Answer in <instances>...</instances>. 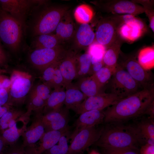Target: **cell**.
Instances as JSON below:
<instances>
[{"label":"cell","instance_id":"6da1fadb","mask_svg":"<svg viewBox=\"0 0 154 154\" xmlns=\"http://www.w3.org/2000/svg\"><path fill=\"white\" fill-rule=\"evenodd\" d=\"M154 103V87L142 89L123 98L104 111V121L107 123H121L146 113Z\"/></svg>","mask_w":154,"mask_h":154},{"label":"cell","instance_id":"7a4b0ae2","mask_svg":"<svg viewBox=\"0 0 154 154\" xmlns=\"http://www.w3.org/2000/svg\"><path fill=\"white\" fill-rule=\"evenodd\" d=\"M109 124L108 126L103 127L99 138L95 143L102 149L137 147L145 143L135 125Z\"/></svg>","mask_w":154,"mask_h":154},{"label":"cell","instance_id":"3957f363","mask_svg":"<svg viewBox=\"0 0 154 154\" xmlns=\"http://www.w3.org/2000/svg\"><path fill=\"white\" fill-rule=\"evenodd\" d=\"M68 11L66 7L51 6L35 14L31 25L33 37L42 34H51L55 31L61 19Z\"/></svg>","mask_w":154,"mask_h":154},{"label":"cell","instance_id":"277c9868","mask_svg":"<svg viewBox=\"0 0 154 154\" xmlns=\"http://www.w3.org/2000/svg\"><path fill=\"white\" fill-rule=\"evenodd\" d=\"M23 30L21 25L9 13L0 9V40L14 52L20 48Z\"/></svg>","mask_w":154,"mask_h":154},{"label":"cell","instance_id":"5b68a950","mask_svg":"<svg viewBox=\"0 0 154 154\" xmlns=\"http://www.w3.org/2000/svg\"><path fill=\"white\" fill-rule=\"evenodd\" d=\"M10 79L11 83L7 104L11 107L21 105L32 86V76L28 73L15 70Z\"/></svg>","mask_w":154,"mask_h":154},{"label":"cell","instance_id":"8992f818","mask_svg":"<svg viewBox=\"0 0 154 154\" xmlns=\"http://www.w3.org/2000/svg\"><path fill=\"white\" fill-rule=\"evenodd\" d=\"M109 82L110 93L123 98L141 90L140 88L141 89L127 71L118 63Z\"/></svg>","mask_w":154,"mask_h":154},{"label":"cell","instance_id":"52a82bcc","mask_svg":"<svg viewBox=\"0 0 154 154\" xmlns=\"http://www.w3.org/2000/svg\"><path fill=\"white\" fill-rule=\"evenodd\" d=\"M43 2L36 0H0V4L1 9L16 20L24 30L28 16L33 6L43 3Z\"/></svg>","mask_w":154,"mask_h":154},{"label":"cell","instance_id":"ba28073f","mask_svg":"<svg viewBox=\"0 0 154 154\" xmlns=\"http://www.w3.org/2000/svg\"><path fill=\"white\" fill-rule=\"evenodd\" d=\"M103 128L95 126L80 130L71 138L68 154H82L98 140Z\"/></svg>","mask_w":154,"mask_h":154},{"label":"cell","instance_id":"9c48e42d","mask_svg":"<svg viewBox=\"0 0 154 154\" xmlns=\"http://www.w3.org/2000/svg\"><path fill=\"white\" fill-rule=\"evenodd\" d=\"M65 52L60 45L52 48L33 50L30 54L29 60L33 66L41 72L47 67L60 61Z\"/></svg>","mask_w":154,"mask_h":154},{"label":"cell","instance_id":"30bf717a","mask_svg":"<svg viewBox=\"0 0 154 154\" xmlns=\"http://www.w3.org/2000/svg\"><path fill=\"white\" fill-rule=\"evenodd\" d=\"M119 64L127 71L142 89L154 87L153 75L149 70L144 69L134 57H127L124 61Z\"/></svg>","mask_w":154,"mask_h":154},{"label":"cell","instance_id":"8fae6325","mask_svg":"<svg viewBox=\"0 0 154 154\" xmlns=\"http://www.w3.org/2000/svg\"><path fill=\"white\" fill-rule=\"evenodd\" d=\"M123 98L111 93H100L86 98L76 112L78 114L92 110H103L116 103Z\"/></svg>","mask_w":154,"mask_h":154},{"label":"cell","instance_id":"7c38bea8","mask_svg":"<svg viewBox=\"0 0 154 154\" xmlns=\"http://www.w3.org/2000/svg\"><path fill=\"white\" fill-rule=\"evenodd\" d=\"M118 26L112 18L104 19L98 24L95 35L96 41L108 48L117 38Z\"/></svg>","mask_w":154,"mask_h":154},{"label":"cell","instance_id":"4fadbf2b","mask_svg":"<svg viewBox=\"0 0 154 154\" xmlns=\"http://www.w3.org/2000/svg\"><path fill=\"white\" fill-rule=\"evenodd\" d=\"M69 127L45 132L37 144L25 149L28 154H42L56 144L63 135L69 133Z\"/></svg>","mask_w":154,"mask_h":154},{"label":"cell","instance_id":"5bb4252c","mask_svg":"<svg viewBox=\"0 0 154 154\" xmlns=\"http://www.w3.org/2000/svg\"><path fill=\"white\" fill-rule=\"evenodd\" d=\"M68 109L62 108L59 110L41 114V118L45 132L51 130H60L68 126Z\"/></svg>","mask_w":154,"mask_h":154},{"label":"cell","instance_id":"9a60e30c","mask_svg":"<svg viewBox=\"0 0 154 154\" xmlns=\"http://www.w3.org/2000/svg\"><path fill=\"white\" fill-rule=\"evenodd\" d=\"M146 31L143 22L135 16L129 21L119 26L117 32L123 39L133 42L141 37Z\"/></svg>","mask_w":154,"mask_h":154},{"label":"cell","instance_id":"2e32d148","mask_svg":"<svg viewBox=\"0 0 154 154\" xmlns=\"http://www.w3.org/2000/svg\"><path fill=\"white\" fill-rule=\"evenodd\" d=\"M42 114H36L31 125L27 127L22 136V146L25 148L34 145L41 138L45 132L41 118Z\"/></svg>","mask_w":154,"mask_h":154},{"label":"cell","instance_id":"e0dca14e","mask_svg":"<svg viewBox=\"0 0 154 154\" xmlns=\"http://www.w3.org/2000/svg\"><path fill=\"white\" fill-rule=\"evenodd\" d=\"M77 56L73 51L66 52L59 63L58 67L64 78V87L76 78Z\"/></svg>","mask_w":154,"mask_h":154},{"label":"cell","instance_id":"ac0fdd59","mask_svg":"<svg viewBox=\"0 0 154 154\" xmlns=\"http://www.w3.org/2000/svg\"><path fill=\"white\" fill-rule=\"evenodd\" d=\"M107 11L119 14L134 15L145 12L144 7L133 1L126 0L108 1L104 5Z\"/></svg>","mask_w":154,"mask_h":154},{"label":"cell","instance_id":"d6986e66","mask_svg":"<svg viewBox=\"0 0 154 154\" xmlns=\"http://www.w3.org/2000/svg\"><path fill=\"white\" fill-rule=\"evenodd\" d=\"M104 117L103 110H92L82 113L75 122V129L71 138L82 129L95 127L104 121Z\"/></svg>","mask_w":154,"mask_h":154},{"label":"cell","instance_id":"ffe728a7","mask_svg":"<svg viewBox=\"0 0 154 154\" xmlns=\"http://www.w3.org/2000/svg\"><path fill=\"white\" fill-rule=\"evenodd\" d=\"M65 88L66 96L64 104L66 108L76 112L86 97L76 84L71 83Z\"/></svg>","mask_w":154,"mask_h":154},{"label":"cell","instance_id":"44dd1931","mask_svg":"<svg viewBox=\"0 0 154 154\" xmlns=\"http://www.w3.org/2000/svg\"><path fill=\"white\" fill-rule=\"evenodd\" d=\"M74 23L68 11L61 19L55 29V34L61 41L71 38L74 33Z\"/></svg>","mask_w":154,"mask_h":154},{"label":"cell","instance_id":"7402d4cb","mask_svg":"<svg viewBox=\"0 0 154 154\" xmlns=\"http://www.w3.org/2000/svg\"><path fill=\"white\" fill-rule=\"evenodd\" d=\"M65 96L64 88L54 89L46 102L42 114L60 110L64 104Z\"/></svg>","mask_w":154,"mask_h":154},{"label":"cell","instance_id":"603a6c76","mask_svg":"<svg viewBox=\"0 0 154 154\" xmlns=\"http://www.w3.org/2000/svg\"><path fill=\"white\" fill-rule=\"evenodd\" d=\"M29 116L27 114L15 123L11 127L2 132L0 134L6 145L15 144L20 137L22 136L27 128L28 123L19 127L18 125L19 122L23 118Z\"/></svg>","mask_w":154,"mask_h":154},{"label":"cell","instance_id":"cb8c5ba5","mask_svg":"<svg viewBox=\"0 0 154 154\" xmlns=\"http://www.w3.org/2000/svg\"><path fill=\"white\" fill-rule=\"evenodd\" d=\"M76 85L86 98L101 93L102 88L92 75L79 79Z\"/></svg>","mask_w":154,"mask_h":154},{"label":"cell","instance_id":"d4e9b609","mask_svg":"<svg viewBox=\"0 0 154 154\" xmlns=\"http://www.w3.org/2000/svg\"><path fill=\"white\" fill-rule=\"evenodd\" d=\"M121 46V42L117 39L106 49L103 58L104 66L111 69L114 72L117 64Z\"/></svg>","mask_w":154,"mask_h":154},{"label":"cell","instance_id":"484cf974","mask_svg":"<svg viewBox=\"0 0 154 154\" xmlns=\"http://www.w3.org/2000/svg\"><path fill=\"white\" fill-rule=\"evenodd\" d=\"M60 42L55 34H42L34 37L31 46L34 50L52 48L59 45Z\"/></svg>","mask_w":154,"mask_h":154},{"label":"cell","instance_id":"4316f807","mask_svg":"<svg viewBox=\"0 0 154 154\" xmlns=\"http://www.w3.org/2000/svg\"><path fill=\"white\" fill-rule=\"evenodd\" d=\"M135 125L145 143L154 145L153 119L148 117L146 119L141 120Z\"/></svg>","mask_w":154,"mask_h":154},{"label":"cell","instance_id":"83f0119b","mask_svg":"<svg viewBox=\"0 0 154 154\" xmlns=\"http://www.w3.org/2000/svg\"><path fill=\"white\" fill-rule=\"evenodd\" d=\"M95 35L91 26L88 24H81L76 33V40L81 47L89 46L94 41Z\"/></svg>","mask_w":154,"mask_h":154},{"label":"cell","instance_id":"f1b7e54d","mask_svg":"<svg viewBox=\"0 0 154 154\" xmlns=\"http://www.w3.org/2000/svg\"><path fill=\"white\" fill-rule=\"evenodd\" d=\"M25 112L21 110L11 108L0 119V134L21 118Z\"/></svg>","mask_w":154,"mask_h":154},{"label":"cell","instance_id":"f546056e","mask_svg":"<svg viewBox=\"0 0 154 154\" xmlns=\"http://www.w3.org/2000/svg\"><path fill=\"white\" fill-rule=\"evenodd\" d=\"M138 62L145 70H149L154 67V46H148L141 49L138 56Z\"/></svg>","mask_w":154,"mask_h":154},{"label":"cell","instance_id":"4dcf8cb0","mask_svg":"<svg viewBox=\"0 0 154 154\" xmlns=\"http://www.w3.org/2000/svg\"><path fill=\"white\" fill-rule=\"evenodd\" d=\"M91 65V57L87 52L78 55L76 79H79L89 75Z\"/></svg>","mask_w":154,"mask_h":154},{"label":"cell","instance_id":"1f68e13d","mask_svg":"<svg viewBox=\"0 0 154 154\" xmlns=\"http://www.w3.org/2000/svg\"><path fill=\"white\" fill-rule=\"evenodd\" d=\"M93 15V11L91 8L85 4L77 6L74 13L76 21L81 24L88 23L92 18Z\"/></svg>","mask_w":154,"mask_h":154},{"label":"cell","instance_id":"d6a6232c","mask_svg":"<svg viewBox=\"0 0 154 154\" xmlns=\"http://www.w3.org/2000/svg\"><path fill=\"white\" fill-rule=\"evenodd\" d=\"M30 93L27 112L31 114L32 111L35 114H42L46 102L38 96Z\"/></svg>","mask_w":154,"mask_h":154},{"label":"cell","instance_id":"836d02e7","mask_svg":"<svg viewBox=\"0 0 154 154\" xmlns=\"http://www.w3.org/2000/svg\"><path fill=\"white\" fill-rule=\"evenodd\" d=\"M106 48L94 41L88 46L87 53L91 57L92 65L103 61Z\"/></svg>","mask_w":154,"mask_h":154},{"label":"cell","instance_id":"e575fe53","mask_svg":"<svg viewBox=\"0 0 154 154\" xmlns=\"http://www.w3.org/2000/svg\"><path fill=\"white\" fill-rule=\"evenodd\" d=\"M114 73L111 69L104 66L92 76L102 88L109 82Z\"/></svg>","mask_w":154,"mask_h":154},{"label":"cell","instance_id":"d590c367","mask_svg":"<svg viewBox=\"0 0 154 154\" xmlns=\"http://www.w3.org/2000/svg\"><path fill=\"white\" fill-rule=\"evenodd\" d=\"M68 134L62 136L56 144L45 151L46 154H68L69 146L66 135Z\"/></svg>","mask_w":154,"mask_h":154},{"label":"cell","instance_id":"8d00e7d4","mask_svg":"<svg viewBox=\"0 0 154 154\" xmlns=\"http://www.w3.org/2000/svg\"><path fill=\"white\" fill-rule=\"evenodd\" d=\"M51 89L49 86L43 83L35 86L30 92L40 97L46 102L52 92Z\"/></svg>","mask_w":154,"mask_h":154},{"label":"cell","instance_id":"74e56055","mask_svg":"<svg viewBox=\"0 0 154 154\" xmlns=\"http://www.w3.org/2000/svg\"><path fill=\"white\" fill-rule=\"evenodd\" d=\"M60 61L47 67L41 72V78L43 83L48 85L51 88L55 70Z\"/></svg>","mask_w":154,"mask_h":154},{"label":"cell","instance_id":"f35d334b","mask_svg":"<svg viewBox=\"0 0 154 154\" xmlns=\"http://www.w3.org/2000/svg\"><path fill=\"white\" fill-rule=\"evenodd\" d=\"M106 154H140V150L136 147L123 148L102 149Z\"/></svg>","mask_w":154,"mask_h":154},{"label":"cell","instance_id":"ab89813d","mask_svg":"<svg viewBox=\"0 0 154 154\" xmlns=\"http://www.w3.org/2000/svg\"><path fill=\"white\" fill-rule=\"evenodd\" d=\"M58 66L55 69L52 83L51 87L54 89L64 87V78Z\"/></svg>","mask_w":154,"mask_h":154},{"label":"cell","instance_id":"60d3db41","mask_svg":"<svg viewBox=\"0 0 154 154\" xmlns=\"http://www.w3.org/2000/svg\"><path fill=\"white\" fill-rule=\"evenodd\" d=\"M6 154H28L25 148L22 146L11 145Z\"/></svg>","mask_w":154,"mask_h":154},{"label":"cell","instance_id":"b9f144b4","mask_svg":"<svg viewBox=\"0 0 154 154\" xmlns=\"http://www.w3.org/2000/svg\"><path fill=\"white\" fill-rule=\"evenodd\" d=\"M9 98V91L4 88H0V107L7 104Z\"/></svg>","mask_w":154,"mask_h":154},{"label":"cell","instance_id":"7bdbcfd3","mask_svg":"<svg viewBox=\"0 0 154 154\" xmlns=\"http://www.w3.org/2000/svg\"><path fill=\"white\" fill-rule=\"evenodd\" d=\"M11 83V81L10 79L4 75H0V88L5 89L9 92Z\"/></svg>","mask_w":154,"mask_h":154},{"label":"cell","instance_id":"ee69618b","mask_svg":"<svg viewBox=\"0 0 154 154\" xmlns=\"http://www.w3.org/2000/svg\"><path fill=\"white\" fill-rule=\"evenodd\" d=\"M154 145L146 143L143 145L140 150V154H154Z\"/></svg>","mask_w":154,"mask_h":154},{"label":"cell","instance_id":"f6af8a7d","mask_svg":"<svg viewBox=\"0 0 154 154\" xmlns=\"http://www.w3.org/2000/svg\"><path fill=\"white\" fill-rule=\"evenodd\" d=\"M7 61V56L3 48L0 40V67L5 66Z\"/></svg>","mask_w":154,"mask_h":154},{"label":"cell","instance_id":"bcb514c9","mask_svg":"<svg viewBox=\"0 0 154 154\" xmlns=\"http://www.w3.org/2000/svg\"><path fill=\"white\" fill-rule=\"evenodd\" d=\"M104 66L103 61L92 64L89 75L90 76L93 75Z\"/></svg>","mask_w":154,"mask_h":154},{"label":"cell","instance_id":"7dc6e473","mask_svg":"<svg viewBox=\"0 0 154 154\" xmlns=\"http://www.w3.org/2000/svg\"><path fill=\"white\" fill-rule=\"evenodd\" d=\"M11 107L7 104L0 107V119L4 114L11 108Z\"/></svg>","mask_w":154,"mask_h":154},{"label":"cell","instance_id":"c3c4849f","mask_svg":"<svg viewBox=\"0 0 154 154\" xmlns=\"http://www.w3.org/2000/svg\"><path fill=\"white\" fill-rule=\"evenodd\" d=\"M6 145L0 134V154H3Z\"/></svg>","mask_w":154,"mask_h":154},{"label":"cell","instance_id":"681fc988","mask_svg":"<svg viewBox=\"0 0 154 154\" xmlns=\"http://www.w3.org/2000/svg\"><path fill=\"white\" fill-rule=\"evenodd\" d=\"M89 154H100L99 153L94 150H92L89 153Z\"/></svg>","mask_w":154,"mask_h":154},{"label":"cell","instance_id":"f907efd6","mask_svg":"<svg viewBox=\"0 0 154 154\" xmlns=\"http://www.w3.org/2000/svg\"><path fill=\"white\" fill-rule=\"evenodd\" d=\"M5 72V71L4 70L1 69V68L0 67V75H1L3 73Z\"/></svg>","mask_w":154,"mask_h":154}]
</instances>
